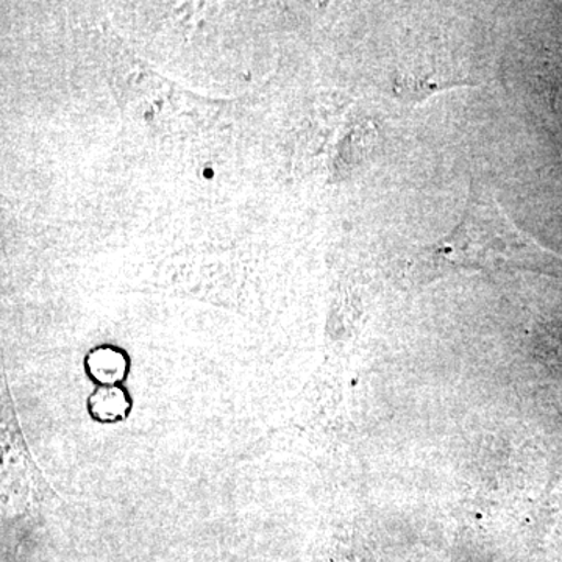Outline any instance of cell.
Listing matches in <instances>:
<instances>
[{"instance_id": "7a4b0ae2", "label": "cell", "mask_w": 562, "mask_h": 562, "mask_svg": "<svg viewBox=\"0 0 562 562\" xmlns=\"http://www.w3.org/2000/svg\"><path fill=\"white\" fill-rule=\"evenodd\" d=\"M87 368L95 382L102 383L103 386H114L122 382L127 373V360L121 350L101 347L88 355Z\"/></svg>"}, {"instance_id": "6da1fadb", "label": "cell", "mask_w": 562, "mask_h": 562, "mask_svg": "<svg viewBox=\"0 0 562 562\" xmlns=\"http://www.w3.org/2000/svg\"><path fill=\"white\" fill-rule=\"evenodd\" d=\"M413 261L417 272L430 277L473 268L562 272L560 258L519 231L491 188L479 180L471 183L460 224L439 241L417 250Z\"/></svg>"}, {"instance_id": "3957f363", "label": "cell", "mask_w": 562, "mask_h": 562, "mask_svg": "<svg viewBox=\"0 0 562 562\" xmlns=\"http://www.w3.org/2000/svg\"><path fill=\"white\" fill-rule=\"evenodd\" d=\"M131 409V401L120 386L99 387L90 398V412L99 422L124 419Z\"/></svg>"}]
</instances>
